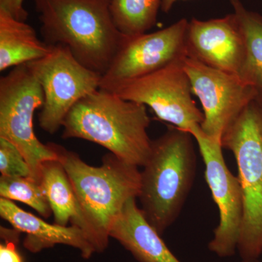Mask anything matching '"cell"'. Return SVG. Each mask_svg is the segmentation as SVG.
<instances>
[{
    "mask_svg": "<svg viewBox=\"0 0 262 262\" xmlns=\"http://www.w3.org/2000/svg\"><path fill=\"white\" fill-rule=\"evenodd\" d=\"M64 168L75 191L82 229L96 253L106 251L112 225L131 198H139L141 171L108 152L100 166H91L75 151L48 143Z\"/></svg>",
    "mask_w": 262,
    "mask_h": 262,
    "instance_id": "obj_1",
    "label": "cell"
},
{
    "mask_svg": "<svg viewBox=\"0 0 262 262\" xmlns=\"http://www.w3.org/2000/svg\"><path fill=\"white\" fill-rule=\"evenodd\" d=\"M150 118L145 105L98 89L82 98L63 120L62 139H80L106 148L117 158L138 167L149 159Z\"/></svg>",
    "mask_w": 262,
    "mask_h": 262,
    "instance_id": "obj_2",
    "label": "cell"
},
{
    "mask_svg": "<svg viewBox=\"0 0 262 262\" xmlns=\"http://www.w3.org/2000/svg\"><path fill=\"white\" fill-rule=\"evenodd\" d=\"M44 42L62 45L80 63L104 75L127 37L110 13V0H34Z\"/></svg>",
    "mask_w": 262,
    "mask_h": 262,
    "instance_id": "obj_3",
    "label": "cell"
},
{
    "mask_svg": "<svg viewBox=\"0 0 262 262\" xmlns=\"http://www.w3.org/2000/svg\"><path fill=\"white\" fill-rule=\"evenodd\" d=\"M194 137L170 126L151 143V154L141 171V210L163 235L180 215L196 171Z\"/></svg>",
    "mask_w": 262,
    "mask_h": 262,
    "instance_id": "obj_4",
    "label": "cell"
},
{
    "mask_svg": "<svg viewBox=\"0 0 262 262\" xmlns=\"http://www.w3.org/2000/svg\"><path fill=\"white\" fill-rule=\"evenodd\" d=\"M222 148L237 162L244 214L237 251L242 259L262 254V106L253 101L222 134Z\"/></svg>",
    "mask_w": 262,
    "mask_h": 262,
    "instance_id": "obj_5",
    "label": "cell"
},
{
    "mask_svg": "<svg viewBox=\"0 0 262 262\" xmlns=\"http://www.w3.org/2000/svg\"><path fill=\"white\" fill-rule=\"evenodd\" d=\"M43 103L42 87L27 64L14 67L0 79V138L18 148L32 178L39 183L43 163L58 160L48 143L42 144L34 133V113Z\"/></svg>",
    "mask_w": 262,
    "mask_h": 262,
    "instance_id": "obj_6",
    "label": "cell"
},
{
    "mask_svg": "<svg viewBox=\"0 0 262 262\" xmlns=\"http://www.w3.org/2000/svg\"><path fill=\"white\" fill-rule=\"evenodd\" d=\"M27 65L44 94L39 126L51 135L61 128L76 103L101 85L102 75L80 63L62 45L51 46L46 56Z\"/></svg>",
    "mask_w": 262,
    "mask_h": 262,
    "instance_id": "obj_7",
    "label": "cell"
},
{
    "mask_svg": "<svg viewBox=\"0 0 262 262\" xmlns=\"http://www.w3.org/2000/svg\"><path fill=\"white\" fill-rule=\"evenodd\" d=\"M185 58L120 84L110 92L149 106L162 121L190 133L201 127L204 115L193 100L190 80L184 68Z\"/></svg>",
    "mask_w": 262,
    "mask_h": 262,
    "instance_id": "obj_8",
    "label": "cell"
},
{
    "mask_svg": "<svg viewBox=\"0 0 262 262\" xmlns=\"http://www.w3.org/2000/svg\"><path fill=\"white\" fill-rule=\"evenodd\" d=\"M190 134L198 144L206 167V182L220 211V223L213 231L208 249L219 257H232L237 251L244 220V194L241 182L226 164L221 141L208 137L201 127L193 129Z\"/></svg>",
    "mask_w": 262,
    "mask_h": 262,
    "instance_id": "obj_9",
    "label": "cell"
},
{
    "mask_svg": "<svg viewBox=\"0 0 262 262\" xmlns=\"http://www.w3.org/2000/svg\"><path fill=\"white\" fill-rule=\"evenodd\" d=\"M186 18L152 33L127 37L115 59L101 78L100 89L111 91L125 83L141 78L187 58Z\"/></svg>",
    "mask_w": 262,
    "mask_h": 262,
    "instance_id": "obj_10",
    "label": "cell"
},
{
    "mask_svg": "<svg viewBox=\"0 0 262 262\" xmlns=\"http://www.w3.org/2000/svg\"><path fill=\"white\" fill-rule=\"evenodd\" d=\"M184 68L192 94L203 106L202 131L208 137L221 141L226 129L248 103L254 101V91L238 76L207 67L187 57L184 60Z\"/></svg>",
    "mask_w": 262,
    "mask_h": 262,
    "instance_id": "obj_11",
    "label": "cell"
},
{
    "mask_svg": "<svg viewBox=\"0 0 262 262\" xmlns=\"http://www.w3.org/2000/svg\"><path fill=\"white\" fill-rule=\"evenodd\" d=\"M185 47L187 58L237 76L246 53L244 33L234 13L207 20L192 18Z\"/></svg>",
    "mask_w": 262,
    "mask_h": 262,
    "instance_id": "obj_12",
    "label": "cell"
},
{
    "mask_svg": "<svg viewBox=\"0 0 262 262\" xmlns=\"http://www.w3.org/2000/svg\"><path fill=\"white\" fill-rule=\"evenodd\" d=\"M0 215L20 233L26 234L24 247L29 252H41L56 245H65L80 251L84 259L96 253L85 234L77 226L49 224L24 211L13 201L0 198Z\"/></svg>",
    "mask_w": 262,
    "mask_h": 262,
    "instance_id": "obj_13",
    "label": "cell"
},
{
    "mask_svg": "<svg viewBox=\"0 0 262 262\" xmlns=\"http://www.w3.org/2000/svg\"><path fill=\"white\" fill-rule=\"evenodd\" d=\"M136 199L131 198L125 203L112 225L110 237L118 241L139 262H182L146 220Z\"/></svg>",
    "mask_w": 262,
    "mask_h": 262,
    "instance_id": "obj_14",
    "label": "cell"
},
{
    "mask_svg": "<svg viewBox=\"0 0 262 262\" xmlns=\"http://www.w3.org/2000/svg\"><path fill=\"white\" fill-rule=\"evenodd\" d=\"M51 46L37 37L33 27L0 10V71L37 61Z\"/></svg>",
    "mask_w": 262,
    "mask_h": 262,
    "instance_id": "obj_15",
    "label": "cell"
},
{
    "mask_svg": "<svg viewBox=\"0 0 262 262\" xmlns=\"http://www.w3.org/2000/svg\"><path fill=\"white\" fill-rule=\"evenodd\" d=\"M244 33L246 53L238 77L252 88L256 103L262 106V15L246 9L241 0H230Z\"/></svg>",
    "mask_w": 262,
    "mask_h": 262,
    "instance_id": "obj_16",
    "label": "cell"
},
{
    "mask_svg": "<svg viewBox=\"0 0 262 262\" xmlns=\"http://www.w3.org/2000/svg\"><path fill=\"white\" fill-rule=\"evenodd\" d=\"M41 186L51 206L55 224L79 227L80 213L73 187L64 168L58 160L42 164Z\"/></svg>",
    "mask_w": 262,
    "mask_h": 262,
    "instance_id": "obj_17",
    "label": "cell"
},
{
    "mask_svg": "<svg viewBox=\"0 0 262 262\" xmlns=\"http://www.w3.org/2000/svg\"><path fill=\"white\" fill-rule=\"evenodd\" d=\"M161 5L162 0H110V13L122 35L137 37L156 24Z\"/></svg>",
    "mask_w": 262,
    "mask_h": 262,
    "instance_id": "obj_18",
    "label": "cell"
},
{
    "mask_svg": "<svg viewBox=\"0 0 262 262\" xmlns=\"http://www.w3.org/2000/svg\"><path fill=\"white\" fill-rule=\"evenodd\" d=\"M0 196L9 201L21 202L44 218H49L53 214L40 183L30 177L1 176Z\"/></svg>",
    "mask_w": 262,
    "mask_h": 262,
    "instance_id": "obj_19",
    "label": "cell"
},
{
    "mask_svg": "<svg viewBox=\"0 0 262 262\" xmlns=\"http://www.w3.org/2000/svg\"><path fill=\"white\" fill-rule=\"evenodd\" d=\"M0 172L3 177L32 178L30 168L21 151L3 138H0Z\"/></svg>",
    "mask_w": 262,
    "mask_h": 262,
    "instance_id": "obj_20",
    "label": "cell"
},
{
    "mask_svg": "<svg viewBox=\"0 0 262 262\" xmlns=\"http://www.w3.org/2000/svg\"><path fill=\"white\" fill-rule=\"evenodd\" d=\"M19 233L15 229L1 227V237L5 242L0 245V262H24L17 250Z\"/></svg>",
    "mask_w": 262,
    "mask_h": 262,
    "instance_id": "obj_21",
    "label": "cell"
},
{
    "mask_svg": "<svg viewBox=\"0 0 262 262\" xmlns=\"http://www.w3.org/2000/svg\"><path fill=\"white\" fill-rule=\"evenodd\" d=\"M24 0H0V10H5L15 18L26 21L28 13L24 8Z\"/></svg>",
    "mask_w": 262,
    "mask_h": 262,
    "instance_id": "obj_22",
    "label": "cell"
},
{
    "mask_svg": "<svg viewBox=\"0 0 262 262\" xmlns=\"http://www.w3.org/2000/svg\"><path fill=\"white\" fill-rule=\"evenodd\" d=\"M177 1L179 0H162V11L165 13H168Z\"/></svg>",
    "mask_w": 262,
    "mask_h": 262,
    "instance_id": "obj_23",
    "label": "cell"
},
{
    "mask_svg": "<svg viewBox=\"0 0 262 262\" xmlns=\"http://www.w3.org/2000/svg\"><path fill=\"white\" fill-rule=\"evenodd\" d=\"M241 262H261L259 258H256V259H242Z\"/></svg>",
    "mask_w": 262,
    "mask_h": 262,
    "instance_id": "obj_24",
    "label": "cell"
}]
</instances>
